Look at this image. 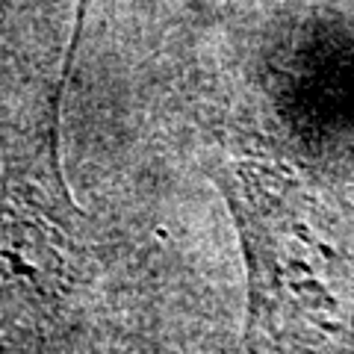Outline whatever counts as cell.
Instances as JSON below:
<instances>
[{"label":"cell","instance_id":"6da1fadb","mask_svg":"<svg viewBox=\"0 0 354 354\" xmlns=\"http://www.w3.org/2000/svg\"><path fill=\"white\" fill-rule=\"evenodd\" d=\"M225 198L236 216L248 260L251 330L269 342H322L351 328L346 272L313 225L295 186L260 165H234Z\"/></svg>","mask_w":354,"mask_h":354},{"label":"cell","instance_id":"7a4b0ae2","mask_svg":"<svg viewBox=\"0 0 354 354\" xmlns=\"http://www.w3.org/2000/svg\"><path fill=\"white\" fill-rule=\"evenodd\" d=\"M53 145L0 177V354L48 339L88 281L80 209Z\"/></svg>","mask_w":354,"mask_h":354}]
</instances>
